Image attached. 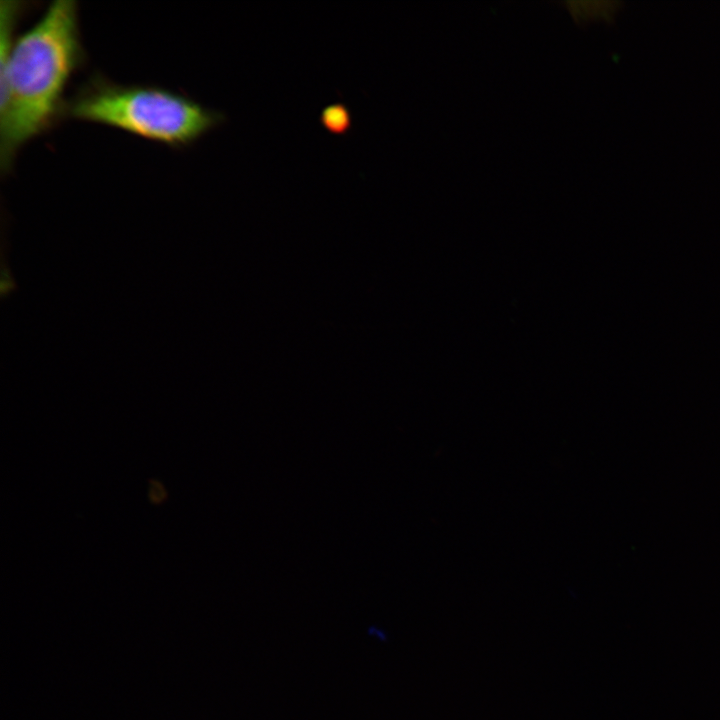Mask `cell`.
<instances>
[{
  "label": "cell",
  "instance_id": "cell-1",
  "mask_svg": "<svg viewBox=\"0 0 720 720\" xmlns=\"http://www.w3.org/2000/svg\"><path fill=\"white\" fill-rule=\"evenodd\" d=\"M84 60L75 1L52 2L8 57L0 58V163L7 172L18 151L63 118L64 92Z\"/></svg>",
  "mask_w": 720,
  "mask_h": 720
},
{
  "label": "cell",
  "instance_id": "cell-2",
  "mask_svg": "<svg viewBox=\"0 0 720 720\" xmlns=\"http://www.w3.org/2000/svg\"><path fill=\"white\" fill-rule=\"evenodd\" d=\"M63 117L101 124L164 144L184 147L223 123V113L153 85H123L91 76L66 100Z\"/></svg>",
  "mask_w": 720,
  "mask_h": 720
},
{
  "label": "cell",
  "instance_id": "cell-3",
  "mask_svg": "<svg viewBox=\"0 0 720 720\" xmlns=\"http://www.w3.org/2000/svg\"><path fill=\"white\" fill-rule=\"evenodd\" d=\"M617 1H567L564 8L578 25L609 22L619 10Z\"/></svg>",
  "mask_w": 720,
  "mask_h": 720
},
{
  "label": "cell",
  "instance_id": "cell-4",
  "mask_svg": "<svg viewBox=\"0 0 720 720\" xmlns=\"http://www.w3.org/2000/svg\"><path fill=\"white\" fill-rule=\"evenodd\" d=\"M321 125L333 135H345L352 127V115L341 102L327 105L320 114Z\"/></svg>",
  "mask_w": 720,
  "mask_h": 720
},
{
  "label": "cell",
  "instance_id": "cell-5",
  "mask_svg": "<svg viewBox=\"0 0 720 720\" xmlns=\"http://www.w3.org/2000/svg\"><path fill=\"white\" fill-rule=\"evenodd\" d=\"M168 492L164 484L158 479L148 481V499L152 505L158 506L166 501Z\"/></svg>",
  "mask_w": 720,
  "mask_h": 720
}]
</instances>
